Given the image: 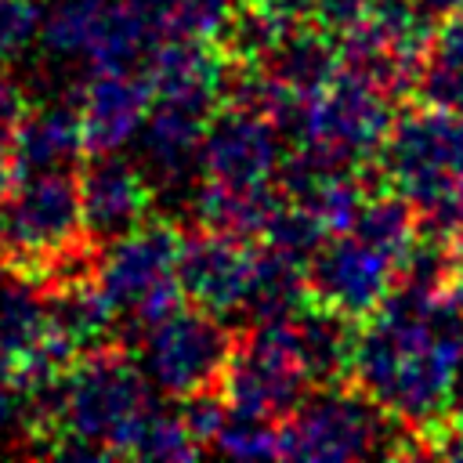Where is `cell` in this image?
<instances>
[{
    "label": "cell",
    "instance_id": "1",
    "mask_svg": "<svg viewBox=\"0 0 463 463\" xmlns=\"http://www.w3.org/2000/svg\"><path fill=\"white\" fill-rule=\"evenodd\" d=\"M22 402L25 434L58 459L130 456L156 412L148 373L130 358L127 344L83 351L58 383L22 394Z\"/></svg>",
    "mask_w": 463,
    "mask_h": 463
},
{
    "label": "cell",
    "instance_id": "2",
    "mask_svg": "<svg viewBox=\"0 0 463 463\" xmlns=\"http://www.w3.org/2000/svg\"><path fill=\"white\" fill-rule=\"evenodd\" d=\"M430 315V311H427ZM427 315L380 304L358 322L347 383L409 423L420 438L449 420L452 369L463 347L434 333Z\"/></svg>",
    "mask_w": 463,
    "mask_h": 463
},
{
    "label": "cell",
    "instance_id": "3",
    "mask_svg": "<svg viewBox=\"0 0 463 463\" xmlns=\"http://www.w3.org/2000/svg\"><path fill=\"white\" fill-rule=\"evenodd\" d=\"M101 246L90 239L80 199V166L11 177L4 192L0 271L36 289L98 271Z\"/></svg>",
    "mask_w": 463,
    "mask_h": 463
},
{
    "label": "cell",
    "instance_id": "4",
    "mask_svg": "<svg viewBox=\"0 0 463 463\" xmlns=\"http://www.w3.org/2000/svg\"><path fill=\"white\" fill-rule=\"evenodd\" d=\"M282 459H369V456H427L423 438L351 383L311 387L304 402L279 423Z\"/></svg>",
    "mask_w": 463,
    "mask_h": 463
},
{
    "label": "cell",
    "instance_id": "5",
    "mask_svg": "<svg viewBox=\"0 0 463 463\" xmlns=\"http://www.w3.org/2000/svg\"><path fill=\"white\" fill-rule=\"evenodd\" d=\"M177 253L181 228L163 217H148L134 232L101 246L98 282L119 311V326L134 336H145L156 322L188 304L177 282Z\"/></svg>",
    "mask_w": 463,
    "mask_h": 463
},
{
    "label": "cell",
    "instance_id": "6",
    "mask_svg": "<svg viewBox=\"0 0 463 463\" xmlns=\"http://www.w3.org/2000/svg\"><path fill=\"white\" fill-rule=\"evenodd\" d=\"M394 127V98L373 87L354 72H336L329 87L300 105V119L293 127L297 145L311 156L362 170L376 163L387 134Z\"/></svg>",
    "mask_w": 463,
    "mask_h": 463
},
{
    "label": "cell",
    "instance_id": "7",
    "mask_svg": "<svg viewBox=\"0 0 463 463\" xmlns=\"http://www.w3.org/2000/svg\"><path fill=\"white\" fill-rule=\"evenodd\" d=\"M311 387L315 383L293 347L286 322H250V329H242L235 340L217 391L228 412L282 423Z\"/></svg>",
    "mask_w": 463,
    "mask_h": 463
},
{
    "label": "cell",
    "instance_id": "8",
    "mask_svg": "<svg viewBox=\"0 0 463 463\" xmlns=\"http://www.w3.org/2000/svg\"><path fill=\"white\" fill-rule=\"evenodd\" d=\"M145 373L170 398H192L217 391L235 351L239 333L221 322V315L203 307H177L156 322L145 336Z\"/></svg>",
    "mask_w": 463,
    "mask_h": 463
},
{
    "label": "cell",
    "instance_id": "9",
    "mask_svg": "<svg viewBox=\"0 0 463 463\" xmlns=\"http://www.w3.org/2000/svg\"><path fill=\"white\" fill-rule=\"evenodd\" d=\"M398 260L358 239L354 232H333L307 260V289L315 304H326L354 322L369 318L394 289Z\"/></svg>",
    "mask_w": 463,
    "mask_h": 463
},
{
    "label": "cell",
    "instance_id": "10",
    "mask_svg": "<svg viewBox=\"0 0 463 463\" xmlns=\"http://www.w3.org/2000/svg\"><path fill=\"white\" fill-rule=\"evenodd\" d=\"M257 242L221 235L210 228L181 232V253H177V282L192 307L228 315L242 311L250 279H253Z\"/></svg>",
    "mask_w": 463,
    "mask_h": 463
},
{
    "label": "cell",
    "instance_id": "11",
    "mask_svg": "<svg viewBox=\"0 0 463 463\" xmlns=\"http://www.w3.org/2000/svg\"><path fill=\"white\" fill-rule=\"evenodd\" d=\"M282 127L221 105L206 127L203 148H199V174L206 181L221 184H239V188H257V184H275L279 163H282Z\"/></svg>",
    "mask_w": 463,
    "mask_h": 463
},
{
    "label": "cell",
    "instance_id": "12",
    "mask_svg": "<svg viewBox=\"0 0 463 463\" xmlns=\"http://www.w3.org/2000/svg\"><path fill=\"white\" fill-rule=\"evenodd\" d=\"M83 221L98 246L134 232L152 217L148 174L119 152H94L80 163Z\"/></svg>",
    "mask_w": 463,
    "mask_h": 463
},
{
    "label": "cell",
    "instance_id": "13",
    "mask_svg": "<svg viewBox=\"0 0 463 463\" xmlns=\"http://www.w3.org/2000/svg\"><path fill=\"white\" fill-rule=\"evenodd\" d=\"M76 109L87 156L119 152L130 137L141 134L152 109V87L145 69H90V80L80 87Z\"/></svg>",
    "mask_w": 463,
    "mask_h": 463
},
{
    "label": "cell",
    "instance_id": "14",
    "mask_svg": "<svg viewBox=\"0 0 463 463\" xmlns=\"http://www.w3.org/2000/svg\"><path fill=\"white\" fill-rule=\"evenodd\" d=\"M228 58L217 40L203 36H166L156 43L145 76L152 87V101H181L199 109H221Z\"/></svg>",
    "mask_w": 463,
    "mask_h": 463
},
{
    "label": "cell",
    "instance_id": "15",
    "mask_svg": "<svg viewBox=\"0 0 463 463\" xmlns=\"http://www.w3.org/2000/svg\"><path fill=\"white\" fill-rule=\"evenodd\" d=\"M217 109L181 105V101H152L148 119L141 127V145L152 174L163 181H184L192 170H199V148L206 137V127Z\"/></svg>",
    "mask_w": 463,
    "mask_h": 463
},
{
    "label": "cell",
    "instance_id": "16",
    "mask_svg": "<svg viewBox=\"0 0 463 463\" xmlns=\"http://www.w3.org/2000/svg\"><path fill=\"white\" fill-rule=\"evenodd\" d=\"M83 159H87V141H83V123L76 105L51 101V105L25 109L14 137L11 177L33 174V170L80 166Z\"/></svg>",
    "mask_w": 463,
    "mask_h": 463
},
{
    "label": "cell",
    "instance_id": "17",
    "mask_svg": "<svg viewBox=\"0 0 463 463\" xmlns=\"http://www.w3.org/2000/svg\"><path fill=\"white\" fill-rule=\"evenodd\" d=\"M300 105L315 98L322 87H329L340 72V36L311 25L293 22L289 33L279 40V47L260 61Z\"/></svg>",
    "mask_w": 463,
    "mask_h": 463
},
{
    "label": "cell",
    "instance_id": "18",
    "mask_svg": "<svg viewBox=\"0 0 463 463\" xmlns=\"http://www.w3.org/2000/svg\"><path fill=\"white\" fill-rule=\"evenodd\" d=\"M279 203H282V192L275 184L239 188V184H221V181L203 177V184L192 195V217L199 228L235 235L246 242H260Z\"/></svg>",
    "mask_w": 463,
    "mask_h": 463
},
{
    "label": "cell",
    "instance_id": "19",
    "mask_svg": "<svg viewBox=\"0 0 463 463\" xmlns=\"http://www.w3.org/2000/svg\"><path fill=\"white\" fill-rule=\"evenodd\" d=\"M307 304H311L307 260L257 242L253 279H250V293H246V304H242L250 322H282V318L297 315Z\"/></svg>",
    "mask_w": 463,
    "mask_h": 463
},
{
    "label": "cell",
    "instance_id": "20",
    "mask_svg": "<svg viewBox=\"0 0 463 463\" xmlns=\"http://www.w3.org/2000/svg\"><path fill=\"white\" fill-rule=\"evenodd\" d=\"M347 232H354L358 239L373 242L387 257L402 260V253L420 235V213H416V206L402 192L376 188V192L365 195V203L358 206V217H354V224Z\"/></svg>",
    "mask_w": 463,
    "mask_h": 463
},
{
    "label": "cell",
    "instance_id": "21",
    "mask_svg": "<svg viewBox=\"0 0 463 463\" xmlns=\"http://www.w3.org/2000/svg\"><path fill=\"white\" fill-rule=\"evenodd\" d=\"M116 0H58L47 14H43V29L40 40L51 54H76L87 61L109 11Z\"/></svg>",
    "mask_w": 463,
    "mask_h": 463
},
{
    "label": "cell",
    "instance_id": "22",
    "mask_svg": "<svg viewBox=\"0 0 463 463\" xmlns=\"http://www.w3.org/2000/svg\"><path fill=\"white\" fill-rule=\"evenodd\" d=\"M203 452L206 449L199 445V438L192 434V427H188V420H184V412L177 405L170 412H159L156 409L148 416V423L137 434L130 456H137V459H174L177 463V459H195Z\"/></svg>",
    "mask_w": 463,
    "mask_h": 463
},
{
    "label": "cell",
    "instance_id": "23",
    "mask_svg": "<svg viewBox=\"0 0 463 463\" xmlns=\"http://www.w3.org/2000/svg\"><path fill=\"white\" fill-rule=\"evenodd\" d=\"M210 449L232 459H271L279 456V423L260 420V416L228 412Z\"/></svg>",
    "mask_w": 463,
    "mask_h": 463
},
{
    "label": "cell",
    "instance_id": "24",
    "mask_svg": "<svg viewBox=\"0 0 463 463\" xmlns=\"http://www.w3.org/2000/svg\"><path fill=\"white\" fill-rule=\"evenodd\" d=\"M43 29V11L36 0H0V69L14 61Z\"/></svg>",
    "mask_w": 463,
    "mask_h": 463
},
{
    "label": "cell",
    "instance_id": "25",
    "mask_svg": "<svg viewBox=\"0 0 463 463\" xmlns=\"http://www.w3.org/2000/svg\"><path fill=\"white\" fill-rule=\"evenodd\" d=\"M279 4L286 7L289 18L322 25L336 36L347 33L351 25H358L369 11V0H279Z\"/></svg>",
    "mask_w": 463,
    "mask_h": 463
},
{
    "label": "cell",
    "instance_id": "26",
    "mask_svg": "<svg viewBox=\"0 0 463 463\" xmlns=\"http://www.w3.org/2000/svg\"><path fill=\"white\" fill-rule=\"evenodd\" d=\"M416 213H420V232L438 235L463 253V177L449 192H441L430 206H423Z\"/></svg>",
    "mask_w": 463,
    "mask_h": 463
},
{
    "label": "cell",
    "instance_id": "27",
    "mask_svg": "<svg viewBox=\"0 0 463 463\" xmlns=\"http://www.w3.org/2000/svg\"><path fill=\"white\" fill-rule=\"evenodd\" d=\"M25 116V98L18 83L0 69V188L11 184V156H14V137Z\"/></svg>",
    "mask_w": 463,
    "mask_h": 463
},
{
    "label": "cell",
    "instance_id": "28",
    "mask_svg": "<svg viewBox=\"0 0 463 463\" xmlns=\"http://www.w3.org/2000/svg\"><path fill=\"white\" fill-rule=\"evenodd\" d=\"M18 412H22V391L14 387L11 376L0 373V438H4V430L18 420Z\"/></svg>",
    "mask_w": 463,
    "mask_h": 463
},
{
    "label": "cell",
    "instance_id": "29",
    "mask_svg": "<svg viewBox=\"0 0 463 463\" xmlns=\"http://www.w3.org/2000/svg\"><path fill=\"white\" fill-rule=\"evenodd\" d=\"M449 423L463 430V354L456 358V369H452V387H449Z\"/></svg>",
    "mask_w": 463,
    "mask_h": 463
},
{
    "label": "cell",
    "instance_id": "30",
    "mask_svg": "<svg viewBox=\"0 0 463 463\" xmlns=\"http://www.w3.org/2000/svg\"><path fill=\"white\" fill-rule=\"evenodd\" d=\"M416 7H420L423 14H430L434 22H441V18H449L452 11H459L463 0H416Z\"/></svg>",
    "mask_w": 463,
    "mask_h": 463
},
{
    "label": "cell",
    "instance_id": "31",
    "mask_svg": "<svg viewBox=\"0 0 463 463\" xmlns=\"http://www.w3.org/2000/svg\"><path fill=\"white\" fill-rule=\"evenodd\" d=\"M449 300H456L463 307V253L456 257V271H452V282H449Z\"/></svg>",
    "mask_w": 463,
    "mask_h": 463
},
{
    "label": "cell",
    "instance_id": "32",
    "mask_svg": "<svg viewBox=\"0 0 463 463\" xmlns=\"http://www.w3.org/2000/svg\"><path fill=\"white\" fill-rule=\"evenodd\" d=\"M4 192L7 188H0V257H4Z\"/></svg>",
    "mask_w": 463,
    "mask_h": 463
}]
</instances>
